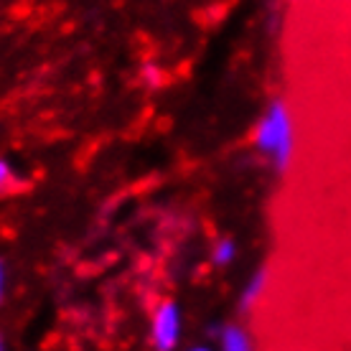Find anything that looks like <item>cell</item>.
<instances>
[{"label": "cell", "mask_w": 351, "mask_h": 351, "mask_svg": "<svg viewBox=\"0 0 351 351\" xmlns=\"http://www.w3.org/2000/svg\"><path fill=\"white\" fill-rule=\"evenodd\" d=\"M257 148L265 156H270L278 171H285L290 160V150H293V125H290V112L282 102H272L263 120L257 123L255 130Z\"/></svg>", "instance_id": "1"}, {"label": "cell", "mask_w": 351, "mask_h": 351, "mask_svg": "<svg viewBox=\"0 0 351 351\" xmlns=\"http://www.w3.org/2000/svg\"><path fill=\"white\" fill-rule=\"evenodd\" d=\"M263 290H265V272H255V275L250 278V282H247V288L242 290L239 306L245 308V311H250V308L257 303V298L263 295Z\"/></svg>", "instance_id": "4"}, {"label": "cell", "mask_w": 351, "mask_h": 351, "mask_svg": "<svg viewBox=\"0 0 351 351\" xmlns=\"http://www.w3.org/2000/svg\"><path fill=\"white\" fill-rule=\"evenodd\" d=\"M186 351H211L209 346H202V343H199V346H191V349H186Z\"/></svg>", "instance_id": "8"}, {"label": "cell", "mask_w": 351, "mask_h": 351, "mask_svg": "<svg viewBox=\"0 0 351 351\" xmlns=\"http://www.w3.org/2000/svg\"><path fill=\"white\" fill-rule=\"evenodd\" d=\"M234 255H237V247H234L232 239H221V242H217V247H214V263L217 265H229L234 260Z\"/></svg>", "instance_id": "5"}, {"label": "cell", "mask_w": 351, "mask_h": 351, "mask_svg": "<svg viewBox=\"0 0 351 351\" xmlns=\"http://www.w3.org/2000/svg\"><path fill=\"white\" fill-rule=\"evenodd\" d=\"M219 343H221V351H255L250 334H247L245 328H242V326H237V324L221 326Z\"/></svg>", "instance_id": "3"}, {"label": "cell", "mask_w": 351, "mask_h": 351, "mask_svg": "<svg viewBox=\"0 0 351 351\" xmlns=\"http://www.w3.org/2000/svg\"><path fill=\"white\" fill-rule=\"evenodd\" d=\"M3 295H5V265L0 260V303H3Z\"/></svg>", "instance_id": "7"}, {"label": "cell", "mask_w": 351, "mask_h": 351, "mask_svg": "<svg viewBox=\"0 0 351 351\" xmlns=\"http://www.w3.org/2000/svg\"><path fill=\"white\" fill-rule=\"evenodd\" d=\"M0 351H8L5 349V339H3V334H0Z\"/></svg>", "instance_id": "9"}, {"label": "cell", "mask_w": 351, "mask_h": 351, "mask_svg": "<svg viewBox=\"0 0 351 351\" xmlns=\"http://www.w3.org/2000/svg\"><path fill=\"white\" fill-rule=\"evenodd\" d=\"M10 184H13V171H10V166L5 160L0 158V189H5Z\"/></svg>", "instance_id": "6"}, {"label": "cell", "mask_w": 351, "mask_h": 351, "mask_svg": "<svg viewBox=\"0 0 351 351\" xmlns=\"http://www.w3.org/2000/svg\"><path fill=\"white\" fill-rule=\"evenodd\" d=\"M150 339H153L156 351H173L178 346V341H181V311L173 300H166L156 308Z\"/></svg>", "instance_id": "2"}]
</instances>
